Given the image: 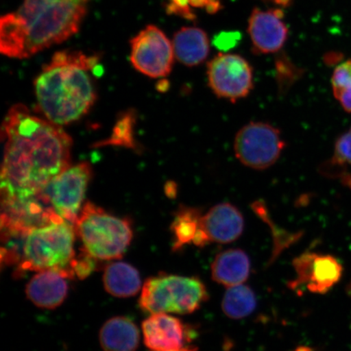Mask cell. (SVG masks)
<instances>
[{
    "mask_svg": "<svg viewBox=\"0 0 351 351\" xmlns=\"http://www.w3.org/2000/svg\"><path fill=\"white\" fill-rule=\"evenodd\" d=\"M105 289L118 298L134 296L141 288V279L137 269L128 263L117 262L109 265L104 271Z\"/></svg>",
    "mask_w": 351,
    "mask_h": 351,
    "instance_id": "19",
    "label": "cell"
},
{
    "mask_svg": "<svg viewBox=\"0 0 351 351\" xmlns=\"http://www.w3.org/2000/svg\"><path fill=\"white\" fill-rule=\"evenodd\" d=\"M90 0H23L0 21V51L29 58L77 33Z\"/></svg>",
    "mask_w": 351,
    "mask_h": 351,
    "instance_id": "2",
    "label": "cell"
},
{
    "mask_svg": "<svg viewBox=\"0 0 351 351\" xmlns=\"http://www.w3.org/2000/svg\"><path fill=\"white\" fill-rule=\"evenodd\" d=\"M91 173V166L86 162L69 166L42 191L51 208L73 225L81 212Z\"/></svg>",
    "mask_w": 351,
    "mask_h": 351,
    "instance_id": "8",
    "label": "cell"
},
{
    "mask_svg": "<svg viewBox=\"0 0 351 351\" xmlns=\"http://www.w3.org/2000/svg\"><path fill=\"white\" fill-rule=\"evenodd\" d=\"M144 342L152 351H180L191 341L186 324L172 315L152 314L143 323Z\"/></svg>",
    "mask_w": 351,
    "mask_h": 351,
    "instance_id": "13",
    "label": "cell"
},
{
    "mask_svg": "<svg viewBox=\"0 0 351 351\" xmlns=\"http://www.w3.org/2000/svg\"><path fill=\"white\" fill-rule=\"evenodd\" d=\"M282 16L283 12L279 10L262 11L256 8L253 11L248 30L254 50L269 54L282 49L288 35Z\"/></svg>",
    "mask_w": 351,
    "mask_h": 351,
    "instance_id": "14",
    "label": "cell"
},
{
    "mask_svg": "<svg viewBox=\"0 0 351 351\" xmlns=\"http://www.w3.org/2000/svg\"><path fill=\"white\" fill-rule=\"evenodd\" d=\"M208 300V289L199 279L160 275L145 282L139 305L144 311L152 314H191Z\"/></svg>",
    "mask_w": 351,
    "mask_h": 351,
    "instance_id": "6",
    "label": "cell"
},
{
    "mask_svg": "<svg viewBox=\"0 0 351 351\" xmlns=\"http://www.w3.org/2000/svg\"><path fill=\"white\" fill-rule=\"evenodd\" d=\"M202 216L203 213L199 208L182 207L179 209L172 225L174 249L178 250L189 244L195 245Z\"/></svg>",
    "mask_w": 351,
    "mask_h": 351,
    "instance_id": "20",
    "label": "cell"
},
{
    "mask_svg": "<svg viewBox=\"0 0 351 351\" xmlns=\"http://www.w3.org/2000/svg\"><path fill=\"white\" fill-rule=\"evenodd\" d=\"M173 58V44L156 26L148 25L132 39L131 63L145 75L154 78L168 75Z\"/></svg>",
    "mask_w": 351,
    "mask_h": 351,
    "instance_id": "10",
    "label": "cell"
},
{
    "mask_svg": "<svg viewBox=\"0 0 351 351\" xmlns=\"http://www.w3.org/2000/svg\"><path fill=\"white\" fill-rule=\"evenodd\" d=\"M99 58L77 51L56 52L35 80L38 106L48 121L68 125L89 112L96 99Z\"/></svg>",
    "mask_w": 351,
    "mask_h": 351,
    "instance_id": "3",
    "label": "cell"
},
{
    "mask_svg": "<svg viewBox=\"0 0 351 351\" xmlns=\"http://www.w3.org/2000/svg\"><path fill=\"white\" fill-rule=\"evenodd\" d=\"M1 197L40 194L69 168L72 140L60 125L33 115L24 105L8 111L2 125Z\"/></svg>",
    "mask_w": 351,
    "mask_h": 351,
    "instance_id": "1",
    "label": "cell"
},
{
    "mask_svg": "<svg viewBox=\"0 0 351 351\" xmlns=\"http://www.w3.org/2000/svg\"><path fill=\"white\" fill-rule=\"evenodd\" d=\"M241 38L239 32H221L214 37L213 44L219 51H227L238 45Z\"/></svg>",
    "mask_w": 351,
    "mask_h": 351,
    "instance_id": "24",
    "label": "cell"
},
{
    "mask_svg": "<svg viewBox=\"0 0 351 351\" xmlns=\"http://www.w3.org/2000/svg\"><path fill=\"white\" fill-rule=\"evenodd\" d=\"M209 3V0H190L191 6L195 8H206Z\"/></svg>",
    "mask_w": 351,
    "mask_h": 351,
    "instance_id": "27",
    "label": "cell"
},
{
    "mask_svg": "<svg viewBox=\"0 0 351 351\" xmlns=\"http://www.w3.org/2000/svg\"><path fill=\"white\" fill-rule=\"evenodd\" d=\"M331 165H351V128L337 140Z\"/></svg>",
    "mask_w": 351,
    "mask_h": 351,
    "instance_id": "23",
    "label": "cell"
},
{
    "mask_svg": "<svg viewBox=\"0 0 351 351\" xmlns=\"http://www.w3.org/2000/svg\"><path fill=\"white\" fill-rule=\"evenodd\" d=\"M190 0H170L167 5V12L174 14L187 20L195 19V15L191 10Z\"/></svg>",
    "mask_w": 351,
    "mask_h": 351,
    "instance_id": "25",
    "label": "cell"
},
{
    "mask_svg": "<svg viewBox=\"0 0 351 351\" xmlns=\"http://www.w3.org/2000/svg\"><path fill=\"white\" fill-rule=\"evenodd\" d=\"M333 95L346 112L351 113V60L335 69L332 76Z\"/></svg>",
    "mask_w": 351,
    "mask_h": 351,
    "instance_id": "22",
    "label": "cell"
},
{
    "mask_svg": "<svg viewBox=\"0 0 351 351\" xmlns=\"http://www.w3.org/2000/svg\"><path fill=\"white\" fill-rule=\"evenodd\" d=\"M276 4H279V5L287 6L289 3H291V0H271Z\"/></svg>",
    "mask_w": 351,
    "mask_h": 351,
    "instance_id": "28",
    "label": "cell"
},
{
    "mask_svg": "<svg viewBox=\"0 0 351 351\" xmlns=\"http://www.w3.org/2000/svg\"><path fill=\"white\" fill-rule=\"evenodd\" d=\"M75 230L62 217L32 228L22 234L24 239L20 269L41 271L59 270L73 276L72 265L75 260Z\"/></svg>",
    "mask_w": 351,
    "mask_h": 351,
    "instance_id": "4",
    "label": "cell"
},
{
    "mask_svg": "<svg viewBox=\"0 0 351 351\" xmlns=\"http://www.w3.org/2000/svg\"><path fill=\"white\" fill-rule=\"evenodd\" d=\"M244 227V218L238 208L230 203L219 204L202 216L195 245L204 247L210 243H232L243 234Z\"/></svg>",
    "mask_w": 351,
    "mask_h": 351,
    "instance_id": "12",
    "label": "cell"
},
{
    "mask_svg": "<svg viewBox=\"0 0 351 351\" xmlns=\"http://www.w3.org/2000/svg\"><path fill=\"white\" fill-rule=\"evenodd\" d=\"M296 278L289 285L293 291L326 293L341 280L343 267L330 254L305 253L293 262Z\"/></svg>",
    "mask_w": 351,
    "mask_h": 351,
    "instance_id": "11",
    "label": "cell"
},
{
    "mask_svg": "<svg viewBox=\"0 0 351 351\" xmlns=\"http://www.w3.org/2000/svg\"><path fill=\"white\" fill-rule=\"evenodd\" d=\"M67 274L59 270L38 271L26 285V295L35 306L53 309L60 306L68 293Z\"/></svg>",
    "mask_w": 351,
    "mask_h": 351,
    "instance_id": "15",
    "label": "cell"
},
{
    "mask_svg": "<svg viewBox=\"0 0 351 351\" xmlns=\"http://www.w3.org/2000/svg\"><path fill=\"white\" fill-rule=\"evenodd\" d=\"M285 147L282 133L265 122H252L243 127L234 140L236 157L250 169L263 170L278 160Z\"/></svg>",
    "mask_w": 351,
    "mask_h": 351,
    "instance_id": "7",
    "label": "cell"
},
{
    "mask_svg": "<svg viewBox=\"0 0 351 351\" xmlns=\"http://www.w3.org/2000/svg\"><path fill=\"white\" fill-rule=\"evenodd\" d=\"M257 305L256 293L243 284L229 287L223 295L221 307L228 317L243 319L251 315Z\"/></svg>",
    "mask_w": 351,
    "mask_h": 351,
    "instance_id": "21",
    "label": "cell"
},
{
    "mask_svg": "<svg viewBox=\"0 0 351 351\" xmlns=\"http://www.w3.org/2000/svg\"><path fill=\"white\" fill-rule=\"evenodd\" d=\"M208 85L219 98L234 103L247 97L253 87L252 66L243 57L219 54L208 67Z\"/></svg>",
    "mask_w": 351,
    "mask_h": 351,
    "instance_id": "9",
    "label": "cell"
},
{
    "mask_svg": "<svg viewBox=\"0 0 351 351\" xmlns=\"http://www.w3.org/2000/svg\"><path fill=\"white\" fill-rule=\"evenodd\" d=\"M251 261L241 249H230L217 254L212 265L215 282L226 287L243 284L251 273Z\"/></svg>",
    "mask_w": 351,
    "mask_h": 351,
    "instance_id": "16",
    "label": "cell"
},
{
    "mask_svg": "<svg viewBox=\"0 0 351 351\" xmlns=\"http://www.w3.org/2000/svg\"><path fill=\"white\" fill-rule=\"evenodd\" d=\"M221 3L219 0H209V3L206 7V10L209 13H216L221 10Z\"/></svg>",
    "mask_w": 351,
    "mask_h": 351,
    "instance_id": "26",
    "label": "cell"
},
{
    "mask_svg": "<svg viewBox=\"0 0 351 351\" xmlns=\"http://www.w3.org/2000/svg\"><path fill=\"white\" fill-rule=\"evenodd\" d=\"M74 230L84 252L99 261L121 258L133 238L129 221L114 217L89 202L79 213Z\"/></svg>",
    "mask_w": 351,
    "mask_h": 351,
    "instance_id": "5",
    "label": "cell"
},
{
    "mask_svg": "<svg viewBox=\"0 0 351 351\" xmlns=\"http://www.w3.org/2000/svg\"><path fill=\"white\" fill-rule=\"evenodd\" d=\"M99 341L104 351H135L139 342L138 329L128 318H112L101 328Z\"/></svg>",
    "mask_w": 351,
    "mask_h": 351,
    "instance_id": "18",
    "label": "cell"
},
{
    "mask_svg": "<svg viewBox=\"0 0 351 351\" xmlns=\"http://www.w3.org/2000/svg\"><path fill=\"white\" fill-rule=\"evenodd\" d=\"M173 46L180 63L193 67L199 65L209 54L207 34L197 27H184L175 34Z\"/></svg>",
    "mask_w": 351,
    "mask_h": 351,
    "instance_id": "17",
    "label": "cell"
},
{
    "mask_svg": "<svg viewBox=\"0 0 351 351\" xmlns=\"http://www.w3.org/2000/svg\"><path fill=\"white\" fill-rule=\"evenodd\" d=\"M196 348H193V346H187V348H186L185 349H183L182 350H180V351H196Z\"/></svg>",
    "mask_w": 351,
    "mask_h": 351,
    "instance_id": "29",
    "label": "cell"
}]
</instances>
